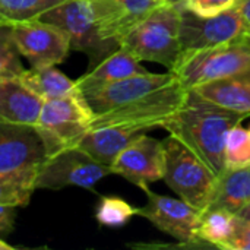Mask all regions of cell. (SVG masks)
<instances>
[{
  "label": "cell",
  "mask_w": 250,
  "mask_h": 250,
  "mask_svg": "<svg viewBox=\"0 0 250 250\" xmlns=\"http://www.w3.org/2000/svg\"><path fill=\"white\" fill-rule=\"evenodd\" d=\"M146 130L130 125H107L89 129L78 142V148L94 160L111 167L117 155Z\"/></svg>",
  "instance_id": "16"
},
{
  "label": "cell",
  "mask_w": 250,
  "mask_h": 250,
  "mask_svg": "<svg viewBox=\"0 0 250 250\" xmlns=\"http://www.w3.org/2000/svg\"><path fill=\"white\" fill-rule=\"evenodd\" d=\"M38 19L64 31L70 48L85 53L94 66L120 47L101 37L89 0H64Z\"/></svg>",
  "instance_id": "6"
},
{
  "label": "cell",
  "mask_w": 250,
  "mask_h": 250,
  "mask_svg": "<svg viewBox=\"0 0 250 250\" xmlns=\"http://www.w3.org/2000/svg\"><path fill=\"white\" fill-rule=\"evenodd\" d=\"M94 116L82 91L44 101L35 127L45 144L48 157L60 149L76 146L91 129Z\"/></svg>",
  "instance_id": "5"
},
{
  "label": "cell",
  "mask_w": 250,
  "mask_h": 250,
  "mask_svg": "<svg viewBox=\"0 0 250 250\" xmlns=\"http://www.w3.org/2000/svg\"><path fill=\"white\" fill-rule=\"evenodd\" d=\"M13 23L0 22V79H16L23 72Z\"/></svg>",
  "instance_id": "26"
},
{
  "label": "cell",
  "mask_w": 250,
  "mask_h": 250,
  "mask_svg": "<svg viewBox=\"0 0 250 250\" xmlns=\"http://www.w3.org/2000/svg\"><path fill=\"white\" fill-rule=\"evenodd\" d=\"M188 89H185L179 79H176L167 86L139 100L95 116L91 123V129L107 125H130L139 126L148 132L155 127H163L166 120L183 104Z\"/></svg>",
  "instance_id": "8"
},
{
  "label": "cell",
  "mask_w": 250,
  "mask_h": 250,
  "mask_svg": "<svg viewBox=\"0 0 250 250\" xmlns=\"http://www.w3.org/2000/svg\"><path fill=\"white\" fill-rule=\"evenodd\" d=\"M236 214L226 209H205L198 227V242L202 248L224 250L226 243L233 234Z\"/></svg>",
  "instance_id": "22"
},
{
  "label": "cell",
  "mask_w": 250,
  "mask_h": 250,
  "mask_svg": "<svg viewBox=\"0 0 250 250\" xmlns=\"http://www.w3.org/2000/svg\"><path fill=\"white\" fill-rule=\"evenodd\" d=\"M237 3L239 0H185L182 4L186 10L198 16L209 18L237 6Z\"/></svg>",
  "instance_id": "28"
},
{
  "label": "cell",
  "mask_w": 250,
  "mask_h": 250,
  "mask_svg": "<svg viewBox=\"0 0 250 250\" xmlns=\"http://www.w3.org/2000/svg\"><path fill=\"white\" fill-rule=\"evenodd\" d=\"M245 32L243 19L237 6L209 18L186 10L180 12V45L183 51H195L221 45L237 40Z\"/></svg>",
  "instance_id": "10"
},
{
  "label": "cell",
  "mask_w": 250,
  "mask_h": 250,
  "mask_svg": "<svg viewBox=\"0 0 250 250\" xmlns=\"http://www.w3.org/2000/svg\"><path fill=\"white\" fill-rule=\"evenodd\" d=\"M171 72L188 91L212 81L250 75V42L242 35L221 45L183 51Z\"/></svg>",
  "instance_id": "3"
},
{
  "label": "cell",
  "mask_w": 250,
  "mask_h": 250,
  "mask_svg": "<svg viewBox=\"0 0 250 250\" xmlns=\"http://www.w3.org/2000/svg\"><path fill=\"white\" fill-rule=\"evenodd\" d=\"M108 174H113L111 167L98 163L78 146H69L51 154L37 167L34 186L35 190L78 186L94 192L95 185Z\"/></svg>",
  "instance_id": "7"
},
{
  "label": "cell",
  "mask_w": 250,
  "mask_h": 250,
  "mask_svg": "<svg viewBox=\"0 0 250 250\" xmlns=\"http://www.w3.org/2000/svg\"><path fill=\"white\" fill-rule=\"evenodd\" d=\"M111 171L141 189L163 180L166 174V149L163 141L146 133L139 135L117 155L111 164Z\"/></svg>",
  "instance_id": "12"
},
{
  "label": "cell",
  "mask_w": 250,
  "mask_h": 250,
  "mask_svg": "<svg viewBox=\"0 0 250 250\" xmlns=\"http://www.w3.org/2000/svg\"><path fill=\"white\" fill-rule=\"evenodd\" d=\"M18 79L44 101L81 92L76 81L69 79L56 66L25 69Z\"/></svg>",
  "instance_id": "21"
},
{
  "label": "cell",
  "mask_w": 250,
  "mask_h": 250,
  "mask_svg": "<svg viewBox=\"0 0 250 250\" xmlns=\"http://www.w3.org/2000/svg\"><path fill=\"white\" fill-rule=\"evenodd\" d=\"M16 207H9V205H0V237L7 236L15 226V218H16Z\"/></svg>",
  "instance_id": "30"
},
{
  "label": "cell",
  "mask_w": 250,
  "mask_h": 250,
  "mask_svg": "<svg viewBox=\"0 0 250 250\" xmlns=\"http://www.w3.org/2000/svg\"><path fill=\"white\" fill-rule=\"evenodd\" d=\"M37 167L0 173V205L26 207L35 190Z\"/></svg>",
  "instance_id": "23"
},
{
  "label": "cell",
  "mask_w": 250,
  "mask_h": 250,
  "mask_svg": "<svg viewBox=\"0 0 250 250\" xmlns=\"http://www.w3.org/2000/svg\"><path fill=\"white\" fill-rule=\"evenodd\" d=\"M148 72L149 70L145 69L135 56H132L123 47H119L116 51L104 57L100 63H97L82 78H79L76 83L79 89L85 92L88 89H94L129 76L148 73Z\"/></svg>",
  "instance_id": "18"
},
{
  "label": "cell",
  "mask_w": 250,
  "mask_h": 250,
  "mask_svg": "<svg viewBox=\"0 0 250 250\" xmlns=\"http://www.w3.org/2000/svg\"><path fill=\"white\" fill-rule=\"evenodd\" d=\"M176 79L177 76L171 70L166 73L148 72V73L129 76L94 89H88L83 92V97L88 101L94 114L98 116L110 110L123 107L157 89H161Z\"/></svg>",
  "instance_id": "13"
},
{
  "label": "cell",
  "mask_w": 250,
  "mask_h": 250,
  "mask_svg": "<svg viewBox=\"0 0 250 250\" xmlns=\"http://www.w3.org/2000/svg\"><path fill=\"white\" fill-rule=\"evenodd\" d=\"M158 3H167V0H157Z\"/></svg>",
  "instance_id": "35"
},
{
  "label": "cell",
  "mask_w": 250,
  "mask_h": 250,
  "mask_svg": "<svg viewBox=\"0 0 250 250\" xmlns=\"http://www.w3.org/2000/svg\"><path fill=\"white\" fill-rule=\"evenodd\" d=\"M185 0H167V3H171V4H182Z\"/></svg>",
  "instance_id": "34"
},
{
  "label": "cell",
  "mask_w": 250,
  "mask_h": 250,
  "mask_svg": "<svg viewBox=\"0 0 250 250\" xmlns=\"http://www.w3.org/2000/svg\"><path fill=\"white\" fill-rule=\"evenodd\" d=\"M243 37H245V38H246V40H248V41H249V42H250V37H248V35H245V34H243Z\"/></svg>",
  "instance_id": "36"
},
{
  "label": "cell",
  "mask_w": 250,
  "mask_h": 250,
  "mask_svg": "<svg viewBox=\"0 0 250 250\" xmlns=\"http://www.w3.org/2000/svg\"><path fill=\"white\" fill-rule=\"evenodd\" d=\"M182 4L161 3L136 23L120 41L139 62L158 63L171 70L180 54Z\"/></svg>",
  "instance_id": "2"
},
{
  "label": "cell",
  "mask_w": 250,
  "mask_h": 250,
  "mask_svg": "<svg viewBox=\"0 0 250 250\" xmlns=\"http://www.w3.org/2000/svg\"><path fill=\"white\" fill-rule=\"evenodd\" d=\"M250 204V166L226 168L215 180L207 209H226L239 214ZM205 211V209H204Z\"/></svg>",
  "instance_id": "19"
},
{
  "label": "cell",
  "mask_w": 250,
  "mask_h": 250,
  "mask_svg": "<svg viewBox=\"0 0 250 250\" xmlns=\"http://www.w3.org/2000/svg\"><path fill=\"white\" fill-rule=\"evenodd\" d=\"M15 248L12 246V245H9V243H6L3 239H0V250H13Z\"/></svg>",
  "instance_id": "33"
},
{
  "label": "cell",
  "mask_w": 250,
  "mask_h": 250,
  "mask_svg": "<svg viewBox=\"0 0 250 250\" xmlns=\"http://www.w3.org/2000/svg\"><path fill=\"white\" fill-rule=\"evenodd\" d=\"M237 7L240 10L243 25H245V35L250 37V0H239Z\"/></svg>",
  "instance_id": "31"
},
{
  "label": "cell",
  "mask_w": 250,
  "mask_h": 250,
  "mask_svg": "<svg viewBox=\"0 0 250 250\" xmlns=\"http://www.w3.org/2000/svg\"><path fill=\"white\" fill-rule=\"evenodd\" d=\"M224 250H250V220L236 215L233 234Z\"/></svg>",
  "instance_id": "29"
},
{
  "label": "cell",
  "mask_w": 250,
  "mask_h": 250,
  "mask_svg": "<svg viewBox=\"0 0 250 250\" xmlns=\"http://www.w3.org/2000/svg\"><path fill=\"white\" fill-rule=\"evenodd\" d=\"M236 215H239V217H243V218H246V220H250V204L248 207H245L239 214H236Z\"/></svg>",
  "instance_id": "32"
},
{
  "label": "cell",
  "mask_w": 250,
  "mask_h": 250,
  "mask_svg": "<svg viewBox=\"0 0 250 250\" xmlns=\"http://www.w3.org/2000/svg\"><path fill=\"white\" fill-rule=\"evenodd\" d=\"M135 207L119 196H100L95 207V220L100 226L108 229H120L126 226L135 215Z\"/></svg>",
  "instance_id": "24"
},
{
  "label": "cell",
  "mask_w": 250,
  "mask_h": 250,
  "mask_svg": "<svg viewBox=\"0 0 250 250\" xmlns=\"http://www.w3.org/2000/svg\"><path fill=\"white\" fill-rule=\"evenodd\" d=\"M248 117L249 114L212 104L190 89L183 104L166 120L163 127L185 144L218 177L226 170V138L233 126Z\"/></svg>",
  "instance_id": "1"
},
{
  "label": "cell",
  "mask_w": 250,
  "mask_h": 250,
  "mask_svg": "<svg viewBox=\"0 0 250 250\" xmlns=\"http://www.w3.org/2000/svg\"><path fill=\"white\" fill-rule=\"evenodd\" d=\"M44 100L18 78L0 81V123L35 126Z\"/></svg>",
  "instance_id": "17"
},
{
  "label": "cell",
  "mask_w": 250,
  "mask_h": 250,
  "mask_svg": "<svg viewBox=\"0 0 250 250\" xmlns=\"http://www.w3.org/2000/svg\"><path fill=\"white\" fill-rule=\"evenodd\" d=\"M226 168L250 166V135L242 123L233 126L226 138Z\"/></svg>",
  "instance_id": "27"
},
{
  "label": "cell",
  "mask_w": 250,
  "mask_h": 250,
  "mask_svg": "<svg viewBox=\"0 0 250 250\" xmlns=\"http://www.w3.org/2000/svg\"><path fill=\"white\" fill-rule=\"evenodd\" d=\"M0 22H4V21H1V19H0Z\"/></svg>",
  "instance_id": "37"
},
{
  "label": "cell",
  "mask_w": 250,
  "mask_h": 250,
  "mask_svg": "<svg viewBox=\"0 0 250 250\" xmlns=\"http://www.w3.org/2000/svg\"><path fill=\"white\" fill-rule=\"evenodd\" d=\"M101 37L120 45L125 35L158 4L157 0H89Z\"/></svg>",
  "instance_id": "15"
},
{
  "label": "cell",
  "mask_w": 250,
  "mask_h": 250,
  "mask_svg": "<svg viewBox=\"0 0 250 250\" xmlns=\"http://www.w3.org/2000/svg\"><path fill=\"white\" fill-rule=\"evenodd\" d=\"M0 81H1V79H0Z\"/></svg>",
  "instance_id": "39"
},
{
  "label": "cell",
  "mask_w": 250,
  "mask_h": 250,
  "mask_svg": "<svg viewBox=\"0 0 250 250\" xmlns=\"http://www.w3.org/2000/svg\"><path fill=\"white\" fill-rule=\"evenodd\" d=\"M13 34L21 56L28 60L31 67L56 66L72 50L66 32L41 19L13 23Z\"/></svg>",
  "instance_id": "11"
},
{
  "label": "cell",
  "mask_w": 250,
  "mask_h": 250,
  "mask_svg": "<svg viewBox=\"0 0 250 250\" xmlns=\"http://www.w3.org/2000/svg\"><path fill=\"white\" fill-rule=\"evenodd\" d=\"M148 198L145 207L136 209V215L148 220L157 230L179 242V248H202L198 242V227L202 211L183 199L154 193L149 186L142 189Z\"/></svg>",
  "instance_id": "9"
},
{
  "label": "cell",
  "mask_w": 250,
  "mask_h": 250,
  "mask_svg": "<svg viewBox=\"0 0 250 250\" xmlns=\"http://www.w3.org/2000/svg\"><path fill=\"white\" fill-rule=\"evenodd\" d=\"M48 157L35 126L0 123V173L38 167Z\"/></svg>",
  "instance_id": "14"
},
{
  "label": "cell",
  "mask_w": 250,
  "mask_h": 250,
  "mask_svg": "<svg viewBox=\"0 0 250 250\" xmlns=\"http://www.w3.org/2000/svg\"><path fill=\"white\" fill-rule=\"evenodd\" d=\"M249 135H250V127H249Z\"/></svg>",
  "instance_id": "38"
},
{
  "label": "cell",
  "mask_w": 250,
  "mask_h": 250,
  "mask_svg": "<svg viewBox=\"0 0 250 250\" xmlns=\"http://www.w3.org/2000/svg\"><path fill=\"white\" fill-rule=\"evenodd\" d=\"M64 0H0V19L9 23L38 19Z\"/></svg>",
  "instance_id": "25"
},
{
  "label": "cell",
  "mask_w": 250,
  "mask_h": 250,
  "mask_svg": "<svg viewBox=\"0 0 250 250\" xmlns=\"http://www.w3.org/2000/svg\"><path fill=\"white\" fill-rule=\"evenodd\" d=\"M166 149V185L185 202L207 209L217 176L185 144L168 135L163 139Z\"/></svg>",
  "instance_id": "4"
},
{
  "label": "cell",
  "mask_w": 250,
  "mask_h": 250,
  "mask_svg": "<svg viewBox=\"0 0 250 250\" xmlns=\"http://www.w3.org/2000/svg\"><path fill=\"white\" fill-rule=\"evenodd\" d=\"M192 91L226 110L250 116V75L212 81Z\"/></svg>",
  "instance_id": "20"
}]
</instances>
